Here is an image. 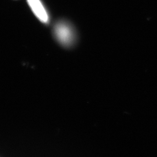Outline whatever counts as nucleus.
Wrapping results in <instances>:
<instances>
[{
    "mask_svg": "<svg viewBox=\"0 0 157 157\" xmlns=\"http://www.w3.org/2000/svg\"><path fill=\"white\" fill-rule=\"evenodd\" d=\"M54 32L56 39L62 45L69 47L73 44L75 34L73 29L67 23H58L55 26Z\"/></svg>",
    "mask_w": 157,
    "mask_h": 157,
    "instance_id": "nucleus-1",
    "label": "nucleus"
},
{
    "mask_svg": "<svg viewBox=\"0 0 157 157\" xmlns=\"http://www.w3.org/2000/svg\"><path fill=\"white\" fill-rule=\"evenodd\" d=\"M28 2L34 15L40 21L43 23L48 22V16L40 0H28Z\"/></svg>",
    "mask_w": 157,
    "mask_h": 157,
    "instance_id": "nucleus-2",
    "label": "nucleus"
}]
</instances>
